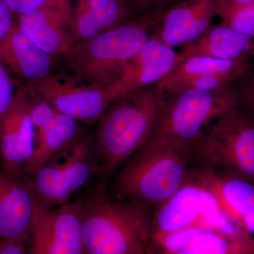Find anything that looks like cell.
Returning a JSON list of instances; mask_svg holds the SVG:
<instances>
[{
	"mask_svg": "<svg viewBox=\"0 0 254 254\" xmlns=\"http://www.w3.org/2000/svg\"><path fill=\"white\" fill-rule=\"evenodd\" d=\"M57 59L28 38L16 22L0 43V63L10 74L26 83L40 81L56 73Z\"/></svg>",
	"mask_w": 254,
	"mask_h": 254,
	"instance_id": "cell-15",
	"label": "cell"
},
{
	"mask_svg": "<svg viewBox=\"0 0 254 254\" xmlns=\"http://www.w3.org/2000/svg\"><path fill=\"white\" fill-rule=\"evenodd\" d=\"M55 6L63 10L68 16L69 13V0H54Z\"/></svg>",
	"mask_w": 254,
	"mask_h": 254,
	"instance_id": "cell-30",
	"label": "cell"
},
{
	"mask_svg": "<svg viewBox=\"0 0 254 254\" xmlns=\"http://www.w3.org/2000/svg\"><path fill=\"white\" fill-rule=\"evenodd\" d=\"M130 13L124 0H69L68 26L75 44L119 26Z\"/></svg>",
	"mask_w": 254,
	"mask_h": 254,
	"instance_id": "cell-16",
	"label": "cell"
},
{
	"mask_svg": "<svg viewBox=\"0 0 254 254\" xmlns=\"http://www.w3.org/2000/svg\"><path fill=\"white\" fill-rule=\"evenodd\" d=\"M28 235L30 254H83L81 199L36 211Z\"/></svg>",
	"mask_w": 254,
	"mask_h": 254,
	"instance_id": "cell-9",
	"label": "cell"
},
{
	"mask_svg": "<svg viewBox=\"0 0 254 254\" xmlns=\"http://www.w3.org/2000/svg\"><path fill=\"white\" fill-rule=\"evenodd\" d=\"M36 133L23 85L18 87L0 127L1 168L31 178Z\"/></svg>",
	"mask_w": 254,
	"mask_h": 254,
	"instance_id": "cell-10",
	"label": "cell"
},
{
	"mask_svg": "<svg viewBox=\"0 0 254 254\" xmlns=\"http://www.w3.org/2000/svg\"><path fill=\"white\" fill-rule=\"evenodd\" d=\"M220 0H187L160 16L153 29L173 48H183L204 34L218 15Z\"/></svg>",
	"mask_w": 254,
	"mask_h": 254,
	"instance_id": "cell-14",
	"label": "cell"
},
{
	"mask_svg": "<svg viewBox=\"0 0 254 254\" xmlns=\"http://www.w3.org/2000/svg\"><path fill=\"white\" fill-rule=\"evenodd\" d=\"M194 172L227 221L254 246V183L204 168Z\"/></svg>",
	"mask_w": 254,
	"mask_h": 254,
	"instance_id": "cell-11",
	"label": "cell"
},
{
	"mask_svg": "<svg viewBox=\"0 0 254 254\" xmlns=\"http://www.w3.org/2000/svg\"><path fill=\"white\" fill-rule=\"evenodd\" d=\"M190 150L193 166L254 183V120L240 104L209 125Z\"/></svg>",
	"mask_w": 254,
	"mask_h": 254,
	"instance_id": "cell-5",
	"label": "cell"
},
{
	"mask_svg": "<svg viewBox=\"0 0 254 254\" xmlns=\"http://www.w3.org/2000/svg\"><path fill=\"white\" fill-rule=\"evenodd\" d=\"M81 199L83 254H145L153 208L98 193Z\"/></svg>",
	"mask_w": 254,
	"mask_h": 254,
	"instance_id": "cell-3",
	"label": "cell"
},
{
	"mask_svg": "<svg viewBox=\"0 0 254 254\" xmlns=\"http://www.w3.org/2000/svg\"><path fill=\"white\" fill-rule=\"evenodd\" d=\"M211 200V195L193 170L191 178L183 187L153 209L151 235L177 232L201 224L216 227V220L209 216Z\"/></svg>",
	"mask_w": 254,
	"mask_h": 254,
	"instance_id": "cell-12",
	"label": "cell"
},
{
	"mask_svg": "<svg viewBox=\"0 0 254 254\" xmlns=\"http://www.w3.org/2000/svg\"><path fill=\"white\" fill-rule=\"evenodd\" d=\"M36 210L31 178L0 168V240L28 241Z\"/></svg>",
	"mask_w": 254,
	"mask_h": 254,
	"instance_id": "cell-13",
	"label": "cell"
},
{
	"mask_svg": "<svg viewBox=\"0 0 254 254\" xmlns=\"http://www.w3.org/2000/svg\"><path fill=\"white\" fill-rule=\"evenodd\" d=\"M152 1H172V0H151Z\"/></svg>",
	"mask_w": 254,
	"mask_h": 254,
	"instance_id": "cell-32",
	"label": "cell"
},
{
	"mask_svg": "<svg viewBox=\"0 0 254 254\" xmlns=\"http://www.w3.org/2000/svg\"><path fill=\"white\" fill-rule=\"evenodd\" d=\"M240 105L254 120V68L237 83Z\"/></svg>",
	"mask_w": 254,
	"mask_h": 254,
	"instance_id": "cell-25",
	"label": "cell"
},
{
	"mask_svg": "<svg viewBox=\"0 0 254 254\" xmlns=\"http://www.w3.org/2000/svg\"><path fill=\"white\" fill-rule=\"evenodd\" d=\"M163 91L153 85L120 95L97 123L92 138L100 174L110 176L153 135L164 102Z\"/></svg>",
	"mask_w": 254,
	"mask_h": 254,
	"instance_id": "cell-1",
	"label": "cell"
},
{
	"mask_svg": "<svg viewBox=\"0 0 254 254\" xmlns=\"http://www.w3.org/2000/svg\"><path fill=\"white\" fill-rule=\"evenodd\" d=\"M184 60L180 53L164 43L153 30L141 51L128 63L131 78L125 93L157 84Z\"/></svg>",
	"mask_w": 254,
	"mask_h": 254,
	"instance_id": "cell-18",
	"label": "cell"
},
{
	"mask_svg": "<svg viewBox=\"0 0 254 254\" xmlns=\"http://www.w3.org/2000/svg\"><path fill=\"white\" fill-rule=\"evenodd\" d=\"M0 254H26L23 244L15 241L0 240Z\"/></svg>",
	"mask_w": 254,
	"mask_h": 254,
	"instance_id": "cell-29",
	"label": "cell"
},
{
	"mask_svg": "<svg viewBox=\"0 0 254 254\" xmlns=\"http://www.w3.org/2000/svg\"><path fill=\"white\" fill-rule=\"evenodd\" d=\"M17 89L11 75L0 63V127L14 101Z\"/></svg>",
	"mask_w": 254,
	"mask_h": 254,
	"instance_id": "cell-24",
	"label": "cell"
},
{
	"mask_svg": "<svg viewBox=\"0 0 254 254\" xmlns=\"http://www.w3.org/2000/svg\"><path fill=\"white\" fill-rule=\"evenodd\" d=\"M97 173L100 174L98 159L92 138L86 136L33 174L31 181L36 211L69 203L71 197Z\"/></svg>",
	"mask_w": 254,
	"mask_h": 254,
	"instance_id": "cell-7",
	"label": "cell"
},
{
	"mask_svg": "<svg viewBox=\"0 0 254 254\" xmlns=\"http://www.w3.org/2000/svg\"><path fill=\"white\" fill-rule=\"evenodd\" d=\"M254 3V0H220L218 16Z\"/></svg>",
	"mask_w": 254,
	"mask_h": 254,
	"instance_id": "cell-28",
	"label": "cell"
},
{
	"mask_svg": "<svg viewBox=\"0 0 254 254\" xmlns=\"http://www.w3.org/2000/svg\"><path fill=\"white\" fill-rule=\"evenodd\" d=\"M4 1L16 16L28 14L32 11H36L46 6H55L54 0H4Z\"/></svg>",
	"mask_w": 254,
	"mask_h": 254,
	"instance_id": "cell-26",
	"label": "cell"
},
{
	"mask_svg": "<svg viewBox=\"0 0 254 254\" xmlns=\"http://www.w3.org/2000/svg\"><path fill=\"white\" fill-rule=\"evenodd\" d=\"M222 24L254 38V3L220 15Z\"/></svg>",
	"mask_w": 254,
	"mask_h": 254,
	"instance_id": "cell-23",
	"label": "cell"
},
{
	"mask_svg": "<svg viewBox=\"0 0 254 254\" xmlns=\"http://www.w3.org/2000/svg\"><path fill=\"white\" fill-rule=\"evenodd\" d=\"M124 1H126L127 3L133 2L136 3V4H143L150 2L151 0H124Z\"/></svg>",
	"mask_w": 254,
	"mask_h": 254,
	"instance_id": "cell-31",
	"label": "cell"
},
{
	"mask_svg": "<svg viewBox=\"0 0 254 254\" xmlns=\"http://www.w3.org/2000/svg\"><path fill=\"white\" fill-rule=\"evenodd\" d=\"M16 22V16L4 0H0V43L9 34Z\"/></svg>",
	"mask_w": 254,
	"mask_h": 254,
	"instance_id": "cell-27",
	"label": "cell"
},
{
	"mask_svg": "<svg viewBox=\"0 0 254 254\" xmlns=\"http://www.w3.org/2000/svg\"><path fill=\"white\" fill-rule=\"evenodd\" d=\"M184 60L207 57L220 60H239L254 58V38L220 24L211 26L204 34L181 48Z\"/></svg>",
	"mask_w": 254,
	"mask_h": 254,
	"instance_id": "cell-19",
	"label": "cell"
},
{
	"mask_svg": "<svg viewBox=\"0 0 254 254\" xmlns=\"http://www.w3.org/2000/svg\"><path fill=\"white\" fill-rule=\"evenodd\" d=\"M172 254H254V246L238 234L212 228L186 248Z\"/></svg>",
	"mask_w": 254,
	"mask_h": 254,
	"instance_id": "cell-22",
	"label": "cell"
},
{
	"mask_svg": "<svg viewBox=\"0 0 254 254\" xmlns=\"http://www.w3.org/2000/svg\"><path fill=\"white\" fill-rule=\"evenodd\" d=\"M161 15L127 20L75 44L63 58V67L74 77L98 86H113L130 80L128 63L145 46Z\"/></svg>",
	"mask_w": 254,
	"mask_h": 254,
	"instance_id": "cell-2",
	"label": "cell"
},
{
	"mask_svg": "<svg viewBox=\"0 0 254 254\" xmlns=\"http://www.w3.org/2000/svg\"><path fill=\"white\" fill-rule=\"evenodd\" d=\"M190 148L164 141H148L117 173L118 199L133 200L154 208L191 178Z\"/></svg>",
	"mask_w": 254,
	"mask_h": 254,
	"instance_id": "cell-4",
	"label": "cell"
},
{
	"mask_svg": "<svg viewBox=\"0 0 254 254\" xmlns=\"http://www.w3.org/2000/svg\"><path fill=\"white\" fill-rule=\"evenodd\" d=\"M252 59L220 60L207 57H192L183 63L158 83H167L184 78L221 74L242 80L254 69Z\"/></svg>",
	"mask_w": 254,
	"mask_h": 254,
	"instance_id": "cell-21",
	"label": "cell"
},
{
	"mask_svg": "<svg viewBox=\"0 0 254 254\" xmlns=\"http://www.w3.org/2000/svg\"><path fill=\"white\" fill-rule=\"evenodd\" d=\"M21 31L37 46L55 58H64L75 45L68 16L56 6H46L16 16Z\"/></svg>",
	"mask_w": 254,
	"mask_h": 254,
	"instance_id": "cell-17",
	"label": "cell"
},
{
	"mask_svg": "<svg viewBox=\"0 0 254 254\" xmlns=\"http://www.w3.org/2000/svg\"><path fill=\"white\" fill-rule=\"evenodd\" d=\"M129 80L110 86L91 84L72 75L55 73L30 84L57 111L83 125L98 123L103 113L128 88Z\"/></svg>",
	"mask_w": 254,
	"mask_h": 254,
	"instance_id": "cell-8",
	"label": "cell"
},
{
	"mask_svg": "<svg viewBox=\"0 0 254 254\" xmlns=\"http://www.w3.org/2000/svg\"><path fill=\"white\" fill-rule=\"evenodd\" d=\"M164 95L158 125L149 141L188 148L209 125L240 104L237 83L221 89H187Z\"/></svg>",
	"mask_w": 254,
	"mask_h": 254,
	"instance_id": "cell-6",
	"label": "cell"
},
{
	"mask_svg": "<svg viewBox=\"0 0 254 254\" xmlns=\"http://www.w3.org/2000/svg\"><path fill=\"white\" fill-rule=\"evenodd\" d=\"M82 125L78 120L58 111L46 128L36 132L32 176L52 159L72 148L86 136Z\"/></svg>",
	"mask_w": 254,
	"mask_h": 254,
	"instance_id": "cell-20",
	"label": "cell"
}]
</instances>
